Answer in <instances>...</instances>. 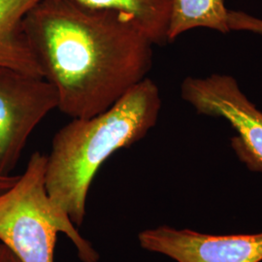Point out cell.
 Listing matches in <instances>:
<instances>
[{
    "instance_id": "6da1fadb",
    "label": "cell",
    "mask_w": 262,
    "mask_h": 262,
    "mask_svg": "<svg viewBox=\"0 0 262 262\" xmlns=\"http://www.w3.org/2000/svg\"><path fill=\"white\" fill-rule=\"evenodd\" d=\"M24 30L42 76L55 86L58 109L72 119L106 111L152 66V42L135 19L76 0H41Z\"/></svg>"
},
{
    "instance_id": "7a4b0ae2",
    "label": "cell",
    "mask_w": 262,
    "mask_h": 262,
    "mask_svg": "<svg viewBox=\"0 0 262 262\" xmlns=\"http://www.w3.org/2000/svg\"><path fill=\"white\" fill-rule=\"evenodd\" d=\"M160 109L159 86L147 77L106 111L73 119L56 132L47 156L46 188L77 228L84 224L88 194L100 166L117 150L143 139L157 124Z\"/></svg>"
},
{
    "instance_id": "3957f363",
    "label": "cell",
    "mask_w": 262,
    "mask_h": 262,
    "mask_svg": "<svg viewBox=\"0 0 262 262\" xmlns=\"http://www.w3.org/2000/svg\"><path fill=\"white\" fill-rule=\"evenodd\" d=\"M47 156L35 151L17 183L0 194V242L21 262H55L56 235L74 244L82 262H98L99 253L68 215L58 210L46 188Z\"/></svg>"
},
{
    "instance_id": "277c9868",
    "label": "cell",
    "mask_w": 262,
    "mask_h": 262,
    "mask_svg": "<svg viewBox=\"0 0 262 262\" xmlns=\"http://www.w3.org/2000/svg\"><path fill=\"white\" fill-rule=\"evenodd\" d=\"M56 108V90L44 77L0 66V175H10L30 134Z\"/></svg>"
},
{
    "instance_id": "5b68a950",
    "label": "cell",
    "mask_w": 262,
    "mask_h": 262,
    "mask_svg": "<svg viewBox=\"0 0 262 262\" xmlns=\"http://www.w3.org/2000/svg\"><path fill=\"white\" fill-rule=\"evenodd\" d=\"M182 98L198 114L223 118L234 128L233 147L253 170H262V111L244 94L234 77L212 74L187 77L181 85Z\"/></svg>"
},
{
    "instance_id": "8992f818",
    "label": "cell",
    "mask_w": 262,
    "mask_h": 262,
    "mask_svg": "<svg viewBox=\"0 0 262 262\" xmlns=\"http://www.w3.org/2000/svg\"><path fill=\"white\" fill-rule=\"evenodd\" d=\"M141 248L177 262H262V231L213 235L160 225L141 231Z\"/></svg>"
},
{
    "instance_id": "52a82bcc",
    "label": "cell",
    "mask_w": 262,
    "mask_h": 262,
    "mask_svg": "<svg viewBox=\"0 0 262 262\" xmlns=\"http://www.w3.org/2000/svg\"><path fill=\"white\" fill-rule=\"evenodd\" d=\"M41 0H0V66L43 77L24 30V19Z\"/></svg>"
},
{
    "instance_id": "ba28073f",
    "label": "cell",
    "mask_w": 262,
    "mask_h": 262,
    "mask_svg": "<svg viewBox=\"0 0 262 262\" xmlns=\"http://www.w3.org/2000/svg\"><path fill=\"white\" fill-rule=\"evenodd\" d=\"M86 6L125 13L132 16L154 45L169 43L172 0H76Z\"/></svg>"
},
{
    "instance_id": "9c48e42d",
    "label": "cell",
    "mask_w": 262,
    "mask_h": 262,
    "mask_svg": "<svg viewBox=\"0 0 262 262\" xmlns=\"http://www.w3.org/2000/svg\"><path fill=\"white\" fill-rule=\"evenodd\" d=\"M225 0H172L168 41L195 28H209L223 34L230 32Z\"/></svg>"
},
{
    "instance_id": "30bf717a",
    "label": "cell",
    "mask_w": 262,
    "mask_h": 262,
    "mask_svg": "<svg viewBox=\"0 0 262 262\" xmlns=\"http://www.w3.org/2000/svg\"><path fill=\"white\" fill-rule=\"evenodd\" d=\"M228 27L230 31H244L262 35V19L243 11H228Z\"/></svg>"
},
{
    "instance_id": "8fae6325",
    "label": "cell",
    "mask_w": 262,
    "mask_h": 262,
    "mask_svg": "<svg viewBox=\"0 0 262 262\" xmlns=\"http://www.w3.org/2000/svg\"><path fill=\"white\" fill-rule=\"evenodd\" d=\"M19 178V175H0V194L13 187Z\"/></svg>"
},
{
    "instance_id": "7c38bea8",
    "label": "cell",
    "mask_w": 262,
    "mask_h": 262,
    "mask_svg": "<svg viewBox=\"0 0 262 262\" xmlns=\"http://www.w3.org/2000/svg\"><path fill=\"white\" fill-rule=\"evenodd\" d=\"M0 262H21L19 260V258L14 254V253H12V252H10L9 250L6 248L5 249V252L3 253V255H2V257H1V259H0Z\"/></svg>"
},
{
    "instance_id": "4fadbf2b",
    "label": "cell",
    "mask_w": 262,
    "mask_h": 262,
    "mask_svg": "<svg viewBox=\"0 0 262 262\" xmlns=\"http://www.w3.org/2000/svg\"><path fill=\"white\" fill-rule=\"evenodd\" d=\"M5 249H6V247L3 244H0V259H1L2 255H3V253L5 252Z\"/></svg>"
}]
</instances>
